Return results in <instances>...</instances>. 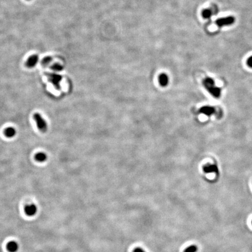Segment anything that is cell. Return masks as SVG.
<instances>
[{"label": "cell", "mask_w": 252, "mask_h": 252, "mask_svg": "<svg viewBox=\"0 0 252 252\" xmlns=\"http://www.w3.org/2000/svg\"><path fill=\"white\" fill-rule=\"evenodd\" d=\"M203 85L205 88L208 91V92L212 96L216 98H218L221 96V89L220 88H218L215 86V81L212 78L210 77L205 78L203 81Z\"/></svg>", "instance_id": "1"}, {"label": "cell", "mask_w": 252, "mask_h": 252, "mask_svg": "<svg viewBox=\"0 0 252 252\" xmlns=\"http://www.w3.org/2000/svg\"><path fill=\"white\" fill-rule=\"evenodd\" d=\"M34 119L36 123L37 127L38 128V129L39 130L41 133H46L48 129V123H46V121L43 119L41 115L38 113H34Z\"/></svg>", "instance_id": "2"}, {"label": "cell", "mask_w": 252, "mask_h": 252, "mask_svg": "<svg viewBox=\"0 0 252 252\" xmlns=\"http://www.w3.org/2000/svg\"><path fill=\"white\" fill-rule=\"evenodd\" d=\"M235 22V18L232 16H229L226 17H223L218 19L215 23L219 27L231 26Z\"/></svg>", "instance_id": "3"}, {"label": "cell", "mask_w": 252, "mask_h": 252, "mask_svg": "<svg viewBox=\"0 0 252 252\" xmlns=\"http://www.w3.org/2000/svg\"><path fill=\"white\" fill-rule=\"evenodd\" d=\"M48 81L51 82L57 89L60 88V83L62 81V76L60 75L55 74H48Z\"/></svg>", "instance_id": "4"}, {"label": "cell", "mask_w": 252, "mask_h": 252, "mask_svg": "<svg viewBox=\"0 0 252 252\" xmlns=\"http://www.w3.org/2000/svg\"><path fill=\"white\" fill-rule=\"evenodd\" d=\"M37 212V207L36 205L32 204L27 205L25 208V212L27 215L29 217H33L35 215V214Z\"/></svg>", "instance_id": "5"}, {"label": "cell", "mask_w": 252, "mask_h": 252, "mask_svg": "<svg viewBox=\"0 0 252 252\" xmlns=\"http://www.w3.org/2000/svg\"><path fill=\"white\" fill-rule=\"evenodd\" d=\"M203 170L206 173H218V166L214 164H207L203 167Z\"/></svg>", "instance_id": "6"}, {"label": "cell", "mask_w": 252, "mask_h": 252, "mask_svg": "<svg viewBox=\"0 0 252 252\" xmlns=\"http://www.w3.org/2000/svg\"><path fill=\"white\" fill-rule=\"evenodd\" d=\"M200 112L206 116H210L215 112V109L212 106H204L200 109Z\"/></svg>", "instance_id": "7"}, {"label": "cell", "mask_w": 252, "mask_h": 252, "mask_svg": "<svg viewBox=\"0 0 252 252\" xmlns=\"http://www.w3.org/2000/svg\"><path fill=\"white\" fill-rule=\"evenodd\" d=\"M7 248L8 252H16L19 250V245L15 241H11L7 244Z\"/></svg>", "instance_id": "8"}, {"label": "cell", "mask_w": 252, "mask_h": 252, "mask_svg": "<svg viewBox=\"0 0 252 252\" xmlns=\"http://www.w3.org/2000/svg\"><path fill=\"white\" fill-rule=\"evenodd\" d=\"M34 159L36 161L39 162H44L48 159V155L43 152H39L36 154L34 156Z\"/></svg>", "instance_id": "9"}, {"label": "cell", "mask_w": 252, "mask_h": 252, "mask_svg": "<svg viewBox=\"0 0 252 252\" xmlns=\"http://www.w3.org/2000/svg\"><path fill=\"white\" fill-rule=\"evenodd\" d=\"M16 134V130L12 127H8L4 130V135L7 138H12L15 136Z\"/></svg>", "instance_id": "10"}, {"label": "cell", "mask_w": 252, "mask_h": 252, "mask_svg": "<svg viewBox=\"0 0 252 252\" xmlns=\"http://www.w3.org/2000/svg\"><path fill=\"white\" fill-rule=\"evenodd\" d=\"M159 82L161 85L162 86H166L168 85L169 82V77L166 74H161L159 75Z\"/></svg>", "instance_id": "11"}, {"label": "cell", "mask_w": 252, "mask_h": 252, "mask_svg": "<svg viewBox=\"0 0 252 252\" xmlns=\"http://www.w3.org/2000/svg\"><path fill=\"white\" fill-rule=\"evenodd\" d=\"M214 15V12L210 8L205 9L202 11V16L204 19H210Z\"/></svg>", "instance_id": "12"}, {"label": "cell", "mask_w": 252, "mask_h": 252, "mask_svg": "<svg viewBox=\"0 0 252 252\" xmlns=\"http://www.w3.org/2000/svg\"><path fill=\"white\" fill-rule=\"evenodd\" d=\"M37 62V58L36 57H33L30 58L27 62V66L29 67H33L35 66Z\"/></svg>", "instance_id": "13"}, {"label": "cell", "mask_w": 252, "mask_h": 252, "mask_svg": "<svg viewBox=\"0 0 252 252\" xmlns=\"http://www.w3.org/2000/svg\"><path fill=\"white\" fill-rule=\"evenodd\" d=\"M198 250V247L197 246L191 245L187 247L185 250L184 252H197Z\"/></svg>", "instance_id": "14"}, {"label": "cell", "mask_w": 252, "mask_h": 252, "mask_svg": "<svg viewBox=\"0 0 252 252\" xmlns=\"http://www.w3.org/2000/svg\"><path fill=\"white\" fill-rule=\"evenodd\" d=\"M247 66H248L249 67L252 68V56L250 57L247 59Z\"/></svg>", "instance_id": "15"}, {"label": "cell", "mask_w": 252, "mask_h": 252, "mask_svg": "<svg viewBox=\"0 0 252 252\" xmlns=\"http://www.w3.org/2000/svg\"><path fill=\"white\" fill-rule=\"evenodd\" d=\"M53 69L55 70V71H60L61 69H62V67L60 66V65H55L54 66H53Z\"/></svg>", "instance_id": "16"}, {"label": "cell", "mask_w": 252, "mask_h": 252, "mask_svg": "<svg viewBox=\"0 0 252 252\" xmlns=\"http://www.w3.org/2000/svg\"><path fill=\"white\" fill-rule=\"evenodd\" d=\"M133 252H145L144 250H143L140 247H137L136 249H134V250H133Z\"/></svg>", "instance_id": "17"}]
</instances>
